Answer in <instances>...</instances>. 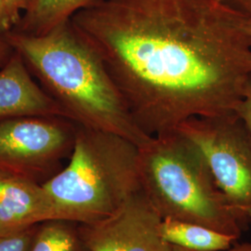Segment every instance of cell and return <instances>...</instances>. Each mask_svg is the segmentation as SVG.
Returning a JSON list of instances; mask_svg holds the SVG:
<instances>
[{
    "label": "cell",
    "instance_id": "cell-1",
    "mask_svg": "<svg viewBox=\"0 0 251 251\" xmlns=\"http://www.w3.org/2000/svg\"><path fill=\"white\" fill-rule=\"evenodd\" d=\"M247 17L222 0H99L71 22L153 137L236 115L251 79Z\"/></svg>",
    "mask_w": 251,
    "mask_h": 251
},
{
    "label": "cell",
    "instance_id": "cell-2",
    "mask_svg": "<svg viewBox=\"0 0 251 251\" xmlns=\"http://www.w3.org/2000/svg\"><path fill=\"white\" fill-rule=\"evenodd\" d=\"M1 36L75 125L121 136L139 147L150 141L135 123L99 54L71 20L44 36L11 30Z\"/></svg>",
    "mask_w": 251,
    "mask_h": 251
},
{
    "label": "cell",
    "instance_id": "cell-3",
    "mask_svg": "<svg viewBox=\"0 0 251 251\" xmlns=\"http://www.w3.org/2000/svg\"><path fill=\"white\" fill-rule=\"evenodd\" d=\"M142 189L162 219L204 225L238 239L249 222L216 184L197 146L177 130L139 147Z\"/></svg>",
    "mask_w": 251,
    "mask_h": 251
},
{
    "label": "cell",
    "instance_id": "cell-4",
    "mask_svg": "<svg viewBox=\"0 0 251 251\" xmlns=\"http://www.w3.org/2000/svg\"><path fill=\"white\" fill-rule=\"evenodd\" d=\"M43 185L62 220L87 224L106 218L142 189L139 146L77 126L67 166Z\"/></svg>",
    "mask_w": 251,
    "mask_h": 251
},
{
    "label": "cell",
    "instance_id": "cell-5",
    "mask_svg": "<svg viewBox=\"0 0 251 251\" xmlns=\"http://www.w3.org/2000/svg\"><path fill=\"white\" fill-rule=\"evenodd\" d=\"M176 130L197 146L217 186L249 222L245 211L251 208V137L237 114L191 117Z\"/></svg>",
    "mask_w": 251,
    "mask_h": 251
},
{
    "label": "cell",
    "instance_id": "cell-6",
    "mask_svg": "<svg viewBox=\"0 0 251 251\" xmlns=\"http://www.w3.org/2000/svg\"><path fill=\"white\" fill-rule=\"evenodd\" d=\"M75 125L61 117H26L0 122V173L45 183L72 153Z\"/></svg>",
    "mask_w": 251,
    "mask_h": 251
},
{
    "label": "cell",
    "instance_id": "cell-7",
    "mask_svg": "<svg viewBox=\"0 0 251 251\" xmlns=\"http://www.w3.org/2000/svg\"><path fill=\"white\" fill-rule=\"evenodd\" d=\"M162 220L141 189L113 214L78 229L89 251H174L162 236Z\"/></svg>",
    "mask_w": 251,
    "mask_h": 251
},
{
    "label": "cell",
    "instance_id": "cell-8",
    "mask_svg": "<svg viewBox=\"0 0 251 251\" xmlns=\"http://www.w3.org/2000/svg\"><path fill=\"white\" fill-rule=\"evenodd\" d=\"M56 219H61L58 209L42 183L0 173V236Z\"/></svg>",
    "mask_w": 251,
    "mask_h": 251
},
{
    "label": "cell",
    "instance_id": "cell-9",
    "mask_svg": "<svg viewBox=\"0 0 251 251\" xmlns=\"http://www.w3.org/2000/svg\"><path fill=\"white\" fill-rule=\"evenodd\" d=\"M26 117L67 118L55 100L34 80L26 63L14 50L0 68V122Z\"/></svg>",
    "mask_w": 251,
    "mask_h": 251
},
{
    "label": "cell",
    "instance_id": "cell-10",
    "mask_svg": "<svg viewBox=\"0 0 251 251\" xmlns=\"http://www.w3.org/2000/svg\"><path fill=\"white\" fill-rule=\"evenodd\" d=\"M99 0H31L12 30L31 36L47 35Z\"/></svg>",
    "mask_w": 251,
    "mask_h": 251
},
{
    "label": "cell",
    "instance_id": "cell-11",
    "mask_svg": "<svg viewBox=\"0 0 251 251\" xmlns=\"http://www.w3.org/2000/svg\"><path fill=\"white\" fill-rule=\"evenodd\" d=\"M163 238L171 246L189 251H221L233 246L237 239L204 225L173 219H163Z\"/></svg>",
    "mask_w": 251,
    "mask_h": 251
},
{
    "label": "cell",
    "instance_id": "cell-12",
    "mask_svg": "<svg viewBox=\"0 0 251 251\" xmlns=\"http://www.w3.org/2000/svg\"><path fill=\"white\" fill-rule=\"evenodd\" d=\"M30 251H89L81 238L78 224L50 220L37 226Z\"/></svg>",
    "mask_w": 251,
    "mask_h": 251
},
{
    "label": "cell",
    "instance_id": "cell-13",
    "mask_svg": "<svg viewBox=\"0 0 251 251\" xmlns=\"http://www.w3.org/2000/svg\"><path fill=\"white\" fill-rule=\"evenodd\" d=\"M38 225L18 233L0 236V251H30Z\"/></svg>",
    "mask_w": 251,
    "mask_h": 251
},
{
    "label": "cell",
    "instance_id": "cell-14",
    "mask_svg": "<svg viewBox=\"0 0 251 251\" xmlns=\"http://www.w3.org/2000/svg\"><path fill=\"white\" fill-rule=\"evenodd\" d=\"M251 137V79L248 84L240 106L236 112Z\"/></svg>",
    "mask_w": 251,
    "mask_h": 251
},
{
    "label": "cell",
    "instance_id": "cell-15",
    "mask_svg": "<svg viewBox=\"0 0 251 251\" xmlns=\"http://www.w3.org/2000/svg\"><path fill=\"white\" fill-rule=\"evenodd\" d=\"M5 2L9 9L10 18L15 27L18 25L23 13L28 8L31 0H5Z\"/></svg>",
    "mask_w": 251,
    "mask_h": 251
},
{
    "label": "cell",
    "instance_id": "cell-16",
    "mask_svg": "<svg viewBox=\"0 0 251 251\" xmlns=\"http://www.w3.org/2000/svg\"><path fill=\"white\" fill-rule=\"evenodd\" d=\"M14 28L5 0H0V36L7 34Z\"/></svg>",
    "mask_w": 251,
    "mask_h": 251
},
{
    "label": "cell",
    "instance_id": "cell-17",
    "mask_svg": "<svg viewBox=\"0 0 251 251\" xmlns=\"http://www.w3.org/2000/svg\"><path fill=\"white\" fill-rule=\"evenodd\" d=\"M226 5L241 12L244 15L251 17V0H222Z\"/></svg>",
    "mask_w": 251,
    "mask_h": 251
},
{
    "label": "cell",
    "instance_id": "cell-18",
    "mask_svg": "<svg viewBox=\"0 0 251 251\" xmlns=\"http://www.w3.org/2000/svg\"><path fill=\"white\" fill-rule=\"evenodd\" d=\"M13 52L14 50L2 36H0V68L8 63Z\"/></svg>",
    "mask_w": 251,
    "mask_h": 251
},
{
    "label": "cell",
    "instance_id": "cell-19",
    "mask_svg": "<svg viewBox=\"0 0 251 251\" xmlns=\"http://www.w3.org/2000/svg\"><path fill=\"white\" fill-rule=\"evenodd\" d=\"M172 247H173L174 251H189L178 248V247H174V246H172ZM221 251H251V243H244L241 245H235V246H232L231 248H229L227 250Z\"/></svg>",
    "mask_w": 251,
    "mask_h": 251
},
{
    "label": "cell",
    "instance_id": "cell-20",
    "mask_svg": "<svg viewBox=\"0 0 251 251\" xmlns=\"http://www.w3.org/2000/svg\"><path fill=\"white\" fill-rule=\"evenodd\" d=\"M245 28L249 35L251 36V17H247L245 21Z\"/></svg>",
    "mask_w": 251,
    "mask_h": 251
},
{
    "label": "cell",
    "instance_id": "cell-21",
    "mask_svg": "<svg viewBox=\"0 0 251 251\" xmlns=\"http://www.w3.org/2000/svg\"><path fill=\"white\" fill-rule=\"evenodd\" d=\"M245 214L247 216L248 220H249V223L251 225V209H248L245 211Z\"/></svg>",
    "mask_w": 251,
    "mask_h": 251
}]
</instances>
